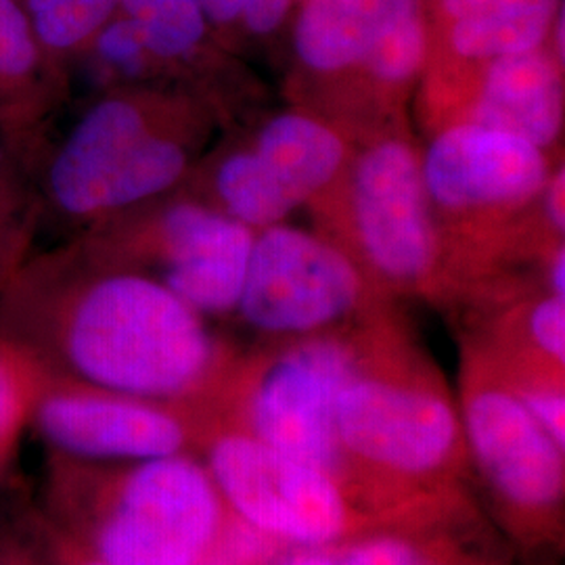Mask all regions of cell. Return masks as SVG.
Masks as SVG:
<instances>
[{"mask_svg": "<svg viewBox=\"0 0 565 565\" xmlns=\"http://www.w3.org/2000/svg\"><path fill=\"white\" fill-rule=\"evenodd\" d=\"M446 497V494H443ZM396 511L385 527L369 525L361 534L340 545L342 565H492L473 555L465 543L440 527L438 501Z\"/></svg>", "mask_w": 565, "mask_h": 565, "instance_id": "16", "label": "cell"}, {"mask_svg": "<svg viewBox=\"0 0 565 565\" xmlns=\"http://www.w3.org/2000/svg\"><path fill=\"white\" fill-rule=\"evenodd\" d=\"M429 23L424 9L413 11L390 28L364 61L361 72L375 88L401 93L417 81L429 55Z\"/></svg>", "mask_w": 565, "mask_h": 565, "instance_id": "23", "label": "cell"}, {"mask_svg": "<svg viewBox=\"0 0 565 565\" xmlns=\"http://www.w3.org/2000/svg\"><path fill=\"white\" fill-rule=\"evenodd\" d=\"M525 333L536 352L553 369L564 371L565 298L548 294L530 306L525 315Z\"/></svg>", "mask_w": 565, "mask_h": 565, "instance_id": "27", "label": "cell"}, {"mask_svg": "<svg viewBox=\"0 0 565 565\" xmlns=\"http://www.w3.org/2000/svg\"><path fill=\"white\" fill-rule=\"evenodd\" d=\"M524 2H557V0H434V15L438 25L446 21L459 20L465 15H473L497 7L509 4H524Z\"/></svg>", "mask_w": 565, "mask_h": 565, "instance_id": "29", "label": "cell"}, {"mask_svg": "<svg viewBox=\"0 0 565 565\" xmlns=\"http://www.w3.org/2000/svg\"><path fill=\"white\" fill-rule=\"evenodd\" d=\"M503 373L527 413L553 438V443L565 450L564 382H557V377H524L522 373Z\"/></svg>", "mask_w": 565, "mask_h": 565, "instance_id": "26", "label": "cell"}, {"mask_svg": "<svg viewBox=\"0 0 565 565\" xmlns=\"http://www.w3.org/2000/svg\"><path fill=\"white\" fill-rule=\"evenodd\" d=\"M18 158L0 156V289L30 258L41 200L21 177Z\"/></svg>", "mask_w": 565, "mask_h": 565, "instance_id": "22", "label": "cell"}, {"mask_svg": "<svg viewBox=\"0 0 565 565\" xmlns=\"http://www.w3.org/2000/svg\"><path fill=\"white\" fill-rule=\"evenodd\" d=\"M44 371L15 343L0 338V452L13 443L21 424L34 411Z\"/></svg>", "mask_w": 565, "mask_h": 565, "instance_id": "24", "label": "cell"}, {"mask_svg": "<svg viewBox=\"0 0 565 565\" xmlns=\"http://www.w3.org/2000/svg\"><path fill=\"white\" fill-rule=\"evenodd\" d=\"M564 268V243H559V247L555 249V254L551 258V266H548V285H551V294L564 296L565 298Z\"/></svg>", "mask_w": 565, "mask_h": 565, "instance_id": "31", "label": "cell"}, {"mask_svg": "<svg viewBox=\"0 0 565 565\" xmlns=\"http://www.w3.org/2000/svg\"><path fill=\"white\" fill-rule=\"evenodd\" d=\"M0 565H2V564H0Z\"/></svg>", "mask_w": 565, "mask_h": 565, "instance_id": "33", "label": "cell"}, {"mask_svg": "<svg viewBox=\"0 0 565 565\" xmlns=\"http://www.w3.org/2000/svg\"><path fill=\"white\" fill-rule=\"evenodd\" d=\"M2 340L74 382L177 404L218 377L223 354L203 317L158 277L74 242L30 256L0 289Z\"/></svg>", "mask_w": 565, "mask_h": 565, "instance_id": "1", "label": "cell"}, {"mask_svg": "<svg viewBox=\"0 0 565 565\" xmlns=\"http://www.w3.org/2000/svg\"><path fill=\"white\" fill-rule=\"evenodd\" d=\"M44 67L60 90L121 0H23Z\"/></svg>", "mask_w": 565, "mask_h": 565, "instance_id": "19", "label": "cell"}, {"mask_svg": "<svg viewBox=\"0 0 565 565\" xmlns=\"http://www.w3.org/2000/svg\"><path fill=\"white\" fill-rule=\"evenodd\" d=\"M562 7V0L525 2L446 21V46L455 60L478 65L541 49Z\"/></svg>", "mask_w": 565, "mask_h": 565, "instance_id": "17", "label": "cell"}, {"mask_svg": "<svg viewBox=\"0 0 565 565\" xmlns=\"http://www.w3.org/2000/svg\"><path fill=\"white\" fill-rule=\"evenodd\" d=\"M34 411L42 436L78 459L139 463L182 452L191 438L172 404L51 380L46 373Z\"/></svg>", "mask_w": 565, "mask_h": 565, "instance_id": "11", "label": "cell"}, {"mask_svg": "<svg viewBox=\"0 0 565 565\" xmlns=\"http://www.w3.org/2000/svg\"><path fill=\"white\" fill-rule=\"evenodd\" d=\"M352 226L364 260L392 285L424 289L438 275L443 242L411 142H371L350 172Z\"/></svg>", "mask_w": 565, "mask_h": 565, "instance_id": "10", "label": "cell"}, {"mask_svg": "<svg viewBox=\"0 0 565 565\" xmlns=\"http://www.w3.org/2000/svg\"><path fill=\"white\" fill-rule=\"evenodd\" d=\"M252 151L298 205L321 195L348 162L342 135L300 111L279 114L266 121Z\"/></svg>", "mask_w": 565, "mask_h": 565, "instance_id": "15", "label": "cell"}, {"mask_svg": "<svg viewBox=\"0 0 565 565\" xmlns=\"http://www.w3.org/2000/svg\"><path fill=\"white\" fill-rule=\"evenodd\" d=\"M214 195L218 210L254 231L281 224L298 207L252 149L233 151L216 166Z\"/></svg>", "mask_w": 565, "mask_h": 565, "instance_id": "21", "label": "cell"}, {"mask_svg": "<svg viewBox=\"0 0 565 565\" xmlns=\"http://www.w3.org/2000/svg\"><path fill=\"white\" fill-rule=\"evenodd\" d=\"M202 103L174 86H114L86 107L42 170L41 212L84 226L160 202L186 181Z\"/></svg>", "mask_w": 565, "mask_h": 565, "instance_id": "2", "label": "cell"}, {"mask_svg": "<svg viewBox=\"0 0 565 565\" xmlns=\"http://www.w3.org/2000/svg\"><path fill=\"white\" fill-rule=\"evenodd\" d=\"M0 78L41 139L42 124L63 97L51 81L23 0H0Z\"/></svg>", "mask_w": 565, "mask_h": 565, "instance_id": "20", "label": "cell"}, {"mask_svg": "<svg viewBox=\"0 0 565 565\" xmlns=\"http://www.w3.org/2000/svg\"><path fill=\"white\" fill-rule=\"evenodd\" d=\"M109 486L93 530L107 565H203L228 509L205 465L177 452L128 463Z\"/></svg>", "mask_w": 565, "mask_h": 565, "instance_id": "5", "label": "cell"}, {"mask_svg": "<svg viewBox=\"0 0 565 565\" xmlns=\"http://www.w3.org/2000/svg\"><path fill=\"white\" fill-rule=\"evenodd\" d=\"M118 15L135 25L160 81L186 72L207 51L212 28L200 0H121Z\"/></svg>", "mask_w": 565, "mask_h": 565, "instance_id": "18", "label": "cell"}, {"mask_svg": "<svg viewBox=\"0 0 565 565\" xmlns=\"http://www.w3.org/2000/svg\"><path fill=\"white\" fill-rule=\"evenodd\" d=\"M463 121L505 130L543 151L564 130V63L541 46L480 65Z\"/></svg>", "mask_w": 565, "mask_h": 565, "instance_id": "13", "label": "cell"}, {"mask_svg": "<svg viewBox=\"0 0 565 565\" xmlns=\"http://www.w3.org/2000/svg\"><path fill=\"white\" fill-rule=\"evenodd\" d=\"M424 7V0H303L294 30L296 57L319 76L361 72L390 28Z\"/></svg>", "mask_w": 565, "mask_h": 565, "instance_id": "14", "label": "cell"}, {"mask_svg": "<svg viewBox=\"0 0 565 565\" xmlns=\"http://www.w3.org/2000/svg\"><path fill=\"white\" fill-rule=\"evenodd\" d=\"M78 565H107V564H103L102 559H99V557H97V555H90V557H86V559H84V562H81V564Z\"/></svg>", "mask_w": 565, "mask_h": 565, "instance_id": "32", "label": "cell"}, {"mask_svg": "<svg viewBox=\"0 0 565 565\" xmlns=\"http://www.w3.org/2000/svg\"><path fill=\"white\" fill-rule=\"evenodd\" d=\"M343 450L364 503L450 494L469 463L457 404L424 369L356 345L335 403Z\"/></svg>", "mask_w": 565, "mask_h": 565, "instance_id": "3", "label": "cell"}, {"mask_svg": "<svg viewBox=\"0 0 565 565\" xmlns=\"http://www.w3.org/2000/svg\"><path fill=\"white\" fill-rule=\"evenodd\" d=\"M282 551L270 553L263 565H342L340 545L300 546L282 545Z\"/></svg>", "mask_w": 565, "mask_h": 565, "instance_id": "28", "label": "cell"}, {"mask_svg": "<svg viewBox=\"0 0 565 565\" xmlns=\"http://www.w3.org/2000/svg\"><path fill=\"white\" fill-rule=\"evenodd\" d=\"M212 30L242 28L254 36H268L281 28L291 0H200Z\"/></svg>", "mask_w": 565, "mask_h": 565, "instance_id": "25", "label": "cell"}, {"mask_svg": "<svg viewBox=\"0 0 565 565\" xmlns=\"http://www.w3.org/2000/svg\"><path fill=\"white\" fill-rule=\"evenodd\" d=\"M256 231L198 200H160L93 224L78 243L114 264L160 268V281L200 315L237 310Z\"/></svg>", "mask_w": 565, "mask_h": 565, "instance_id": "4", "label": "cell"}, {"mask_svg": "<svg viewBox=\"0 0 565 565\" xmlns=\"http://www.w3.org/2000/svg\"><path fill=\"white\" fill-rule=\"evenodd\" d=\"M467 457L518 534L555 532L565 492V450L527 413L503 369L473 356L461 394Z\"/></svg>", "mask_w": 565, "mask_h": 565, "instance_id": "7", "label": "cell"}, {"mask_svg": "<svg viewBox=\"0 0 565 565\" xmlns=\"http://www.w3.org/2000/svg\"><path fill=\"white\" fill-rule=\"evenodd\" d=\"M205 469L226 509L279 545H343L375 524L329 473L243 429L210 440Z\"/></svg>", "mask_w": 565, "mask_h": 565, "instance_id": "6", "label": "cell"}, {"mask_svg": "<svg viewBox=\"0 0 565 565\" xmlns=\"http://www.w3.org/2000/svg\"><path fill=\"white\" fill-rule=\"evenodd\" d=\"M564 168L548 177L543 195H545L546 218L555 233L564 235Z\"/></svg>", "mask_w": 565, "mask_h": 565, "instance_id": "30", "label": "cell"}, {"mask_svg": "<svg viewBox=\"0 0 565 565\" xmlns=\"http://www.w3.org/2000/svg\"><path fill=\"white\" fill-rule=\"evenodd\" d=\"M431 207L452 216H490L525 207L551 177L545 151L522 137L459 121L429 142L422 160Z\"/></svg>", "mask_w": 565, "mask_h": 565, "instance_id": "12", "label": "cell"}, {"mask_svg": "<svg viewBox=\"0 0 565 565\" xmlns=\"http://www.w3.org/2000/svg\"><path fill=\"white\" fill-rule=\"evenodd\" d=\"M366 285L356 264L333 243L287 224L258 231L239 315L270 335H319L363 303Z\"/></svg>", "mask_w": 565, "mask_h": 565, "instance_id": "9", "label": "cell"}, {"mask_svg": "<svg viewBox=\"0 0 565 565\" xmlns=\"http://www.w3.org/2000/svg\"><path fill=\"white\" fill-rule=\"evenodd\" d=\"M354 359L356 342L340 335L319 333L289 345L252 377L243 396L239 429L319 467L364 507L335 422L338 394Z\"/></svg>", "mask_w": 565, "mask_h": 565, "instance_id": "8", "label": "cell"}]
</instances>
